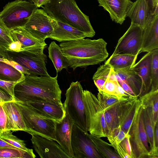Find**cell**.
Wrapping results in <instances>:
<instances>
[{"mask_svg": "<svg viewBox=\"0 0 158 158\" xmlns=\"http://www.w3.org/2000/svg\"><path fill=\"white\" fill-rule=\"evenodd\" d=\"M57 74L49 76L25 75L23 80L15 85L14 91L15 100L24 102H50L62 104L61 91L58 84Z\"/></svg>", "mask_w": 158, "mask_h": 158, "instance_id": "1", "label": "cell"}, {"mask_svg": "<svg viewBox=\"0 0 158 158\" xmlns=\"http://www.w3.org/2000/svg\"><path fill=\"white\" fill-rule=\"evenodd\" d=\"M107 44L102 38H81L62 42L59 46L69 67L74 70L77 67L85 68L105 60L109 55Z\"/></svg>", "mask_w": 158, "mask_h": 158, "instance_id": "2", "label": "cell"}, {"mask_svg": "<svg viewBox=\"0 0 158 158\" xmlns=\"http://www.w3.org/2000/svg\"><path fill=\"white\" fill-rule=\"evenodd\" d=\"M42 7L50 17L86 33L89 37L94 36L89 16L80 10L75 0H50Z\"/></svg>", "mask_w": 158, "mask_h": 158, "instance_id": "3", "label": "cell"}, {"mask_svg": "<svg viewBox=\"0 0 158 158\" xmlns=\"http://www.w3.org/2000/svg\"><path fill=\"white\" fill-rule=\"evenodd\" d=\"M83 89L80 82H72L66 90L63 106L74 123L88 132L87 114L83 99Z\"/></svg>", "mask_w": 158, "mask_h": 158, "instance_id": "4", "label": "cell"}, {"mask_svg": "<svg viewBox=\"0 0 158 158\" xmlns=\"http://www.w3.org/2000/svg\"><path fill=\"white\" fill-rule=\"evenodd\" d=\"M38 8L26 0H15L9 2L0 12V19L10 31L23 27L33 12Z\"/></svg>", "mask_w": 158, "mask_h": 158, "instance_id": "5", "label": "cell"}, {"mask_svg": "<svg viewBox=\"0 0 158 158\" xmlns=\"http://www.w3.org/2000/svg\"><path fill=\"white\" fill-rule=\"evenodd\" d=\"M83 99L86 108L88 131L99 137H107L109 131L104 117V111L95 95L88 90H83Z\"/></svg>", "mask_w": 158, "mask_h": 158, "instance_id": "6", "label": "cell"}, {"mask_svg": "<svg viewBox=\"0 0 158 158\" xmlns=\"http://www.w3.org/2000/svg\"><path fill=\"white\" fill-rule=\"evenodd\" d=\"M15 103L21 112L25 124L32 133L56 141L55 121L42 117L32 110L25 102L15 100Z\"/></svg>", "mask_w": 158, "mask_h": 158, "instance_id": "7", "label": "cell"}, {"mask_svg": "<svg viewBox=\"0 0 158 158\" xmlns=\"http://www.w3.org/2000/svg\"><path fill=\"white\" fill-rule=\"evenodd\" d=\"M44 49L25 50L17 52L8 51V59L14 61L28 70L30 74L49 76L46 67L47 56Z\"/></svg>", "mask_w": 158, "mask_h": 158, "instance_id": "8", "label": "cell"}, {"mask_svg": "<svg viewBox=\"0 0 158 158\" xmlns=\"http://www.w3.org/2000/svg\"><path fill=\"white\" fill-rule=\"evenodd\" d=\"M129 134L134 158L148 157L150 148L143 124L142 105L136 114Z\"/></svg>", "mask_w": 158, "mask_h": 158, "instance_id": "9", "label": "cell"}, {"mask_svg": "<svg viewBox=\"0 0 158 158\" xmlns=\"http://www.w3.org/2000/svg\"><path fill=\"white\" fill-rule=\"evenodd\" d=\"M71 143L73 158H102L96 149L89 134L74 123L73 126Z\"/></svg>", "mask_w": 158, "mask_h": 158, "instance_id": "10", "label": "cell"}, {"mask_svg": "<svg viewBox=\"0 0 158 158\" xmlns=\"http://www.w3.org/2000/svg\"><path fill=\"white\" fill-rule=\"evenodd\" d=\"M143 30L140 26L131 23L118 40L112 55L127 54L138 56L141 50Z\"/></svg>", "mask_w": 158, "mask_h": 158, "instance_id": "11", "label": "cell"}, {"mask_svg": "<svg viewBox=\"0 0 158 158\" xmlns=\"http://www.w3.org/2000/svg\"><path fill=\"white\" fill-rule=\"evenodd\" d=\"M23 27L34 37L44 41L51 35L53 30L49 15L44 9L38 8Z\"/></svg>", "mask_w": 158, "mask_h": 158, "instance_id": "12", "label": "cell"}, {"mask_svg": "<svg viewBox=\"0 0 158 158\" xmlns=\"http://www.w3.org/2000/svg\"><path fill=\"white\" fill-rule=\"evenodd\" d=\"M31 140L35 152L41 158H70L56 141L31 133Z\"/></svg>", "mask_w": 158, "mask_h": 158, "instance_id": "13", "label": "cell"}, {"mask_svg": "<svg viewBox=\"0 0 158 158\" xmlns=\"http://www.w3.org/2000/svg\"><path fill=\"white\" fill-rule=\"evenodd\" d=\"M158 48V10L150 13L147 24L143 29L139 53L151 52Z\"/></svg>", "mask_w": 158, "mask_h": 158, "instance_id": "14", "label": "cell"}, {"mask_svg": "<svg viewBox=\"0 0 158 158\" xmlns=\"http://www.w3.org/2000/svg\"><path fill=\"white\" fill-rule=\"evenodd\" d=\"M53 30L48 38L63 42L89 37L86 33L49 16Z\"/></svg>", "mask_w": 158, "mask_h": 158, "instance_id": "15", "label": "cell"}, {"mask_svg": "<svg viewBox=\"0 0 158 158\" xmlns=\"http://www.w3.org/2000/svg\"><path fill=\"white\" fill-rule=\"evenodd\" d=\"M73 123L66 112L62 119L59 121H55L56 141L70 158L73 157L71 140Z\"/></svg>", "mask_w": 158, "mask_h": 158, "instance_id": "16", "label": "cell"}, {"mask_svg": "<svg viewBox=\"0 0 158 158\" xmlns=\"http://www.w3.org/2000/svg\"><path fill=\"white\" fill-rule=\"evenodd\" d=\"M142 105L138 98H132L120 103L118 125L126 134L130 129L136 113Z\"/></svg>", "mask_w": 158, "mask_h": 158, "instance_id": "17", "label": "cell"}, {"mask_svg": "<svg viewBox=\"0 0 158 158\" xmlns=\"http://www.w3.org/2000/svg\"><path fill=\"white\" fill-rule=\"evenodd\" d=\"M26 103L35 113L45 118L59 121L65 115L66 112L62 103L57 104L50 102Z\"/></svg>", "mask_w": 158, "mask_h": 158, "instance_id": "18", "label": "cell"}, {"mask_svg": "<svg viewBox=\"0 0 158 158\" xmlns=\"http://www.w3.org/2000/svg\"><path fill=\"white\" fill-rule=\"evenodd\" d=\"M0 104L6 112L7 123L5 131H21L28 133L21 111L15 101L3 102Z\"/></svg>", "mask_w": 158, "mask_h": 158, "instance_id": "19", "label": "cell"}, {"mask_svg": "<svg viewBox=\"0 0 158 158\" xmlns=\"http://www.w3.org/2000/svg\"><path fill=\"white\" fill-rule=\"evenodd\" d=\"M99 6L109 14L112 20L122 24L127 17V10L133 2L131 0H98Z\"/></svg>", "mask_w": 158, "mask_h": 158, "instance_id": "20", "label": "cell"}, {"mask_svg": "<svg viewBox=\"0 0 158 158\" xmlns=\"http://www.w3.org/2000/svg\"><path fill=\"white\" fill-rule=\"evenodd\" d=\"M152 58V51L148 52L138 62L131 67L142 80V86L140 97L148 92L151 89Z\"/></svg>", "mask_w": 158, "mask_h": 158, "instance_id": "21", "label": "cell"}, {"mask_svg": "<svg viewBox=\"0 0 158 158\" xmlns=\"http://www.w3.org/2000/svg\"><path fill=\"white\" fill-rule=\"evenodd\" d=\"M150 13L147 0H136L129 7L126 16L131 19V23L139 25L144 29L148 23Z\"/></svg>", "mask_w": 158, "mask_h": 158, "instance_id": "22", "label": "cell"}, {"mask_svg": "<svg viewBox=\"0 0 158 158\" xmlns=\"http://www.w3.org/2000/svg\"><path fill=\"white\" fill-rule=\"evenodd\" d=\"M10 32L13 41L19 42L23 51L40 48L44 49L47 45L45 41L34 37L23 27L11 30Z\"/></svg>", "mask_w": 158, "mask_h": 158, "instance_id": "23", "label": "cell"}, {"mask_svg": "<svg viewBox=\"0 0 158 158\" xmlns=\"http://www.w3.org/2000/svg\"><path fill=\"white\" fill-rule=\"evenodd\" d=\"M114 70L119 77L130 87L136 96L140 97L142 86V80L131 67Z\"/></svg>", "mask_w": 158, "mask_h": 158, "instance_id": "24", "label": "cell"}, {"mask_svg": "<svg viewBox=\"0 0 158 158\" xmlns=\"http://www.w3.org/2000/svg\"><path fill=\"white\" fill-rule=\"evenodd\" d=\"M48 49V57L52 62L57 73L63 69H67L69 67V63L63 55L60 46L53 41L50 44Z\"/></svg>", "mask_w": 158, "mask_h": 158, "instance_id": "25", "label": "cell"}, {"mask_svg": "<svg viewBox=\"0 0 158 158\" xmlns=\"http://www.w3.org/2000/svg\"><path fill=\"white\" fill-rule=\"evenodd\" d=\"M142 107L143 119L148 142L150 146V152L158 151V147L156 146L155 143L154 134L156 126L153 122L151 108Z\"/></svg>", "mask_w": 158, "mask_h": 158, "instance_id": "26", "label": "cell"}, {"mask_svg": "<svg viewBox=\"0 0 158 158\" xmlns=\"http://www.w3.org/2000/svg\"><path fill=\"white\" fill-rule=\"evenodd\" d=\"M137 56L127 54L111 55L105 63L114 69L119 70L131 67L135 63Z\"/></svg>", "mask_w": 158, "mask_h": 158, "instance_id": "27", "label": "cell"}, {"mask_svg": "<svg viewBox=\"0 0 158 158\" xmlns=\"http://www.w3.org/2000/svg\"><path fill=\"white\" fill-rule=\"evenodd\" d=\"M139 99L143 106L151 108L152 119L155 126L158 123V89L151 90Z\"/></svg>", "mask_w": 158, "mask_h": 158, "instance_id": "28", "label": "cell"}, {"mask_svg": "<svg viewBox=\"0 0 158 158\" xmlns=\"http://www.w3.org/2000/svg\"><path fill=\"white\" fill-rule=\"evenodd\" d=\"M25 75L10 65L0 61V80L6 81L19 82Z\"/></svg>", "mask_w": 158, "mask_h": 158, "instance_id": "29", "label": "cell"}, {"mask_svg": "<svg viewBox=\"0 0 158 158\" xmlns=\"http://www.w3.org/2000/svg\"><path fill=\"white\" fill-rule=\"evenodd\" d=\"M89 136L98 152L103 158H120V157L111 148V145L103 140L100 137L90 134Z\"/></svg>", "mask_w": 158, "mask_h": 158, "instance_id": "30", "label": "cell"}, {"mask_svg": "<svg viewBox=\"0 0 158 158\" xmlns=\"http://www.w3.org/2000/svg\"><path fill=\"white\" fill-rule=\"evenodd\" d=\"M112 68L109 64L104 63L98 68L94 75L93 79L98 91H102L105 81Z\"/></svg>", "mask_w": 158, "mask_h": 158, "instance_id": "31", "label": "cell"}, {"mask_svg": "<svg viewBox=\"0 0 158 158\" xmlns=\"http://www.w3.org/2000/svg\"><path fill=\"white\" fill-rule=\"evenodd\" d=\"M35 157L33 151L28 152L12 148H0V158H35Z\"/></svg>", "mask_w": 158, "mask_h": 158, "instance_id": "32", "label": "cell"}, {"mask_svg": "<svg viewBox=\"0 0 158 158\" xmlns=\"http://www.w3.org/2000/svg\"><path fill=\"white\" fill-rule=\"evenodd\" d=\"M120 102L111 106L104 112L105 119L109 132L119 126V112Z\"/></svg>", "mask_w": 158, "mask_h": 158, "instance_id": "33", "label": "cell"}, {"mask_svg": "<svg viewBox=\"0 0 158 158\" xmlns=\"http://www.w3.org/2000/svg\"><path fill=\"white\" fill-rule=\"evenodd\" d=\"M0 138L18 149L28 152L33 151L32 149L27 148L24 141L13 135L10 131H6L1 132Z\"/></svg>", "mask_w": 158, "mask_h": 158, "instance_id": "34", "label": "cell"}, {"mask_svg": "<svg viewBox=\"0 0 158 158\" xmlns=\"http://www.w3.org/2000/svg\"><path fill=\"white\" fill-rule=\"evenodd\" d=\"M97 98L104 112L111 106L124 101L120 100L114 95L108 94L103 91H98Z\"/></svg>", "mask_w": 158, "mask_h": 158, "instance_id": "35", "label": "cell"}, {"mask_svg": "<svg viewBox=\"0 0 158 158\" xmlns=\"http://www.w3.org/2000/svg\"><path fill=\"white\" fill-rule=\"evenodd\" d=\"M151 90L158 89V48L152 51Z\"/></svg>", "mask_w": 158, "mask_h": 158, "instance_id": "36", "label": "cell"}, {"mask_svg": "<svg viewBox=\"0 0 158 158\" xmlns=\"http://www.w3.org/2000/svg\"><path fill=\"white\" fill-rule=\"evenodd\" d=\"M129 135L126 134L119 125L111 130L107 137L111 145L118 144Z\"/></svg>", "mask_w": 158, "mask_h": 158, "instance_id": "37", "label": "cell"}, {"mask_svg": "<svg viewBox=\"0 0 158 158\" xmlns=\"http://www.w3.org/2000/svg\"><path fill=\"white\" fill-rule=\"evenodd\" d=\"M0 36L10 44L14 42L11 36L10 31L6 27L0 19Z\"/></svg>", "mask_w": 158, "mask_h": 158, "instance_id": "38", "label": "cell"}, {"mask_svg": "<svg viewBox=\"0 0 158 158\" xmlns=\"http://www.w3.org/2000/svg\"><path fill=\"white\" fill-rule=\"evenodd\" d=\"M0 61L10 65L13 67L23 73L25 75H30V73L28 72L27 69L14 61L2 58H0Z\"/></svg>", "mask_w": 158, "mask_h": 158, "instance_id": "39", "label": "cell"}, {"mask_svg": "<svg viewBox=\"0 0 158 158\" xmlns=\"http://www.w3.org/2000/svg\"><path fill=\"white\" fill-rule=\"evenodd\" d=\"M18 82L6 81L0 80V88L15 98L14 95V87L15 84Z\"/></svg>", "mask_w": 158, "mask_h": 158, "instance_id": "40", "label": "cell"}, {"mask_svg": "<svg viewBox=\"0 0 158 158\" xmlns=\"http://www.w3.org/2000/svg\"><path fill=\"white\" fill-rule=\"evenodd\" d=\"M130 135L126 137L119 143L123 149L130 156V158H134L130 141Z\"/></svg>", "mask_w": 158, "mask_h": 158, "instance_id": "41", "label": "cell"}, {"mask_svg": "<svg viewBox=\"0 0 158 158\" xmlns=\"http://www.w3.org/2000/svg\"><path fill=\"white\" fill-rule=\"evenodd\" d=\"M7 123L6 115L3 108L0 103V132L5 131Z\"/></svg>", "mask_w": 158, "mask_h": 158, "instance_id": "42", "label": "cell"}, {"mask_svg": "<svg viewBox=\"0 0 158 158\" xmlns=\"http://www.w3.org/2000/svg\"><path fill=\"white\" fill-rule=\"evenodd\" d=\"M114 72L118 82L123 89L131 96L133 97H137L130 87L119 77L115 71Z\"/></svg>", "mask_w": 158, "mask_h": 158, "instance_id": "43", "label": "cell"}, {"mask_svg": "<svg viewBox=\"0 0 158 158\" xmlns=\"http://www.w3.org/2000/svg\"><path fill=\"white\" fill-rule=\"evenodd\" d=\"M15 101V98L0 88V103L4 102Z\"/></svg>", "mask_w": 158, "mask_h": 158, "instance_id": "44", "label": "cell"}, {"mask_svg": "<svg viewBox=\"0 0 158 158\" xmlns=\"http://www.w3.org/2000/svg\"><path fill=\"white\" fill-rule=\"evenodd\" d=\"M7 50L9 51L17 52L23 51L21 44L17 41H14L10 44Z\"/></svg>", "mask_w": 158, "mask_h": 158, "instance_id": "45", "label": "cell"}, {"mask_svg": "<svg viewBox=\"0 0 158 158\" xmlns=\"http://www.w3.org/2000/svg\"><path fill=\"white\" fill-rule=\"evenodd\" d=\"M113 147L115 151L122 158H130V156L123 149L121 146L119 144H113L111 145Z\"/></svg>", "mask_w": 158, "mask_h": 158, "instance_id": "46", "label": "cell"}, {"mask_svg": "<svg viewBox=\"0 0 158 158\" xmlns=\"http://www.w3.org/2000/svg\"><path fill=\"white\" fill-rule=\"evenodd\" d=\"M7 48L6 47L0 44V58L7 59L9 58Z\"/></svg>", "mask_w": 158, "mask_h": 158, "instance_id": "47", "label": "cell"}, {"mask_svg": "<svg viewBox=\"0 0 158 158\" xmlns=\"http://www.w3.org/2000/svg\"><path fill=\"white\" fill-rule=\"evenodd\" d=\"M50 0H32L33 3L38 8L42 7L45 5Z\"/></svg>", "mask_w": 158, "mask_h": 158, "instance_id": "48", "label": "cell"}, {"mask_svg": "<svg viewBox=\"0 0 158 158\" xmlns=\"http://www.w3.org/2000/svg\"><path fill=\"white\" fill-rule=\"evenodd\" d=\"M154 137L155 146L158 147V123H157L155 126Z\"/></svg>", "mask_w": 158, "mask_h": 158, "instance_id": "49", "label": "cell"}, {"mask_svg": "<svg viewBox=\"0 0 158 158\" xmlns=\"http://www.w3.org/2000/svg\"><path fill=\"white\" fill-rule=\"evenodd\" d=\"M17 148L0 138V148Z\"/></svg>", "mask_w": 158, "mask_h": 158, "instance_id": "50", "label": "cell"}, {"mask_svg": "<svg viewBox=\"0 0 158 158\" xmlns=\"http://www.w3.org/2000/svg\"><path fill=\"white\" fill-rule=\"evenodd\" d=\"M0 44L6 47L7 48H8L10 44L0 36Z\"/></svg>", "mask_w": 158, "mask_h": 158, "instance_id": "51", "label": "cell"}, {"mask_svg": "<svg viewBox=\"0 0 158 158\" xmlns=\"http://www.w3.org/2000/svg\"><path fill=\"white\" fill-rule=\"evenodd\" d=\"M26 0L28 1L31 2H32V0Z\"/></svg>", "mask_w": 158, "mask_h": 158, "instance_id": "52", "label": "cell"}, {"mask_svg": "<svg viewBox=\"0 0 158 158\" xmlns=\"http://www.w3.org/2000/svg\"><path fill=\"white\" fill-rule=\"evenodd\" d=\"M147 0L148 1V3H149V2L150 0Z\"/></svg>", "mask_w": 158, "mask_h": 158, "instance_id": "53", "label": "cell"}, {"mask_svg": "<svg viewBox=\"0 0 158 158\" xmlns=\"http://www.w3.org/2000/svg\"><path fill=\"white\" fill-rule=\"evenodd\" d=\"M1 133V132H0V135Z\"/></svg>", "mask_w": 158, "mask_h": 158, "instance_id": "54", "label": "cell"}]
</instances>
